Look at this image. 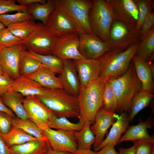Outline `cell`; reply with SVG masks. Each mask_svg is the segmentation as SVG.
Returning <instances> with one entry per match:
<instances>
[{
	"instance_id": "6da1fadb",
	"label": "cell",
	"mask_w": 154,
	"mask_h": 154,
	"mask_svg": "<svg viewBox=\"0 0 154 154\" xmlns=\"http://www.w3.org/2000/svg\"><path fill=\"white\" fill-rule=\"evenodd\" d=\"M99 77L86 85H80L78 96L80 114L79 122L83 125L87 122L93 124L96 116L103 107V95L107 80Z\"/></svg>"
},
{
	"instance_id": "7a4b0ae2",
	"label": "cell",
	"mask_w": 154,
	"mask_h": 154,
	"mask_svg": "<svg viewBox=\"0 0 154 154\" xmlns=\"http://www.w3.org/2000/svg\"><path fill=\"white\" fill-rule=\"evenodd\" d=\"M108 79L115 96L116 113H129L131 102L133 97L137 92L143 89L132 61L124 74L120 76Z\"/></svg>"
},
{
	"instance_id": "3957f363",
	"label": "cell",
	"mask_w": 154,
	"mask_h": 154,
	"mask_svg": "<svg viewBox=\"0 0 154 154\" xmlns=\"http://www.w3.org/2000/svg\"><path fill=\"white\" fill-rule=\"evenodd\" d=\"M57 117H79L80 110L78 96L63 89L45 88L43 94L35 96Z\"/></svg>"
},
{
	"instance_id": "277c9868",
	"label": "cell",
	"mask_w": 154,
	"mask_h": 154,
	"mask_svg": "<svg viewBox=\"0 0 154 154\" xmlns=\"http://www.w3.org/2000/svg\"><path fill=\"white\" fill-rule=\"evenodd\" d=\"M140 42L141 41L123 51L112 50L99 58L101 67L100 77L109 79L124 74L135 55Z\"/></svg>"
},
{
	"instance_id": "5b68a950",
	"label": "cell",
	"mask_w": 154,
	"mask_h": 154,
	"mask_svg": "<svg viewBox=\"0 0 154 154\" xmlns=\"http://www.w3.org/2000/svg\"><path fill=\"white\" fill-rule=\"evenodd\" d=\"M56 6L63 10L75 26L78 34H94L90 21L89 13L93 1L54 0Z\"/></svg>"
},
{
	"instance_id": "8992f818",
	"label": "cell",
	"mask_w": 154,
	"mask_h": 154,
	"mask_svg": "<svg viewBox=\"0 0 154 154\" xmlns=\"http://www.w3.org/2000/svg\"><path fill=\"white\" fill-rule=\"evenodd\" d=\"M89 16L93 34L108 43L110 29L115 21L109 0H93Z\"/></svg>"
},
{
	"instance_id": "52a82bcc",
	"label": "cell",
	"mask_w": 154,
	"mask_h": 154,
	"mask_svg": "<svg viewBox=\"0 0 154 154\" xmlns=\"http://www.w3.org/2000/svg\"><path fill=\"white\" fill-rule=\"evenodd\" d=\"M47 30L42 23H37L32 33L19 43L23 44L29 51L42 55L52 54L56 40Z\"/></svg>"
},
{
	"instance_id": "ba28073f",
	"label": "cell",
	"mask_w": 154,
	"mask_h": 154,
	"mask_svg": "<svg viewBox=\"0 0 154 154\" xmlns=\"http://www.w3.org/2000/svg\"><path fill=\"white\" fill-rule=\"evenodd\" d=\"M140 31H132L120 22L113 21L107 43L112 49L123 51L141 40Z\"/></svg>"
},
{
	"instance_id": "9c48e42d",
	"label": "cell",
	"mask_w": 154,
	"mask_h": 154,
	"mask_svg": "<svg viewBox=\"0 0 154 154\" xmlns=\"http://www.w3.org/2000/svg\"><path fill=\"white\" fill-rule=\"evenodd\" d=\"M115 20L132 31H137L139 11L135 1L109 0Z\"/></svg>"
},
{
	"instance_id": "30bf717a",
	"label": "cell",
	"mask_w": 154,
	"mask_h": 154,
	"mask_svg": "<svg viewBox=\"0 0 154 154\" xmlns=\"http://www.w3.org/2000/svg\"><path fill=\"white\" fill-rule=\"evenodd\" d=\"M42 130L52 149L74 154L78 150V144L74 134L75 131L55 130L48 127Z\"/></svg>"
},
{
	"instance_id": "8fae6325",
	"label": "cell",
	"mask_w": 154,
	"mask_h": 154,
	"mask_svg": "<svg viewBox=\"0 0 154 154\" xmlns=\"http://www.w3.org/2000/svg\"><path fill=\"white\" fill-rule=\"evenodd\" d=\"M79 38L78 34L56 38L52 54L63 60H76L85 58L79 51Z\"/></svg>"
},
{
	"instance_id": "7c38bea8",
	"label": "cell",
	"mask_w": 154,
	"mask_h": 154,
	"mask_svg": "<svg viewBox=\"0 0 154 154\" xmlns=\"http://www.w3.org/2000/svg\"><path fill=\"white\" fill-rule=\"evenodd\" d=\"M45 27L56 38L71 34H78L75 26L67 14L56 6L50 15Z\"/></svg>"
},
{
	"instance_id": "4fadbf2b",
	"label": "cell",
	"mask_w": 154,
	"mask_h": 154,
	"mask_svg": "<svg viewBox=\"0 0 154 154\" xmlns=\"http://www.w3.org/2000/svg\"><path fill=\"white\" fill-rule=\"evenodd\" d=\"M23 106L28 118L42 130L46 127L53 113L35 96L25 97Z\"/></svg>"
},
{
	"instance_id": "5bb4252c",
	"label": "cell",
	"mask_w": 154,
	"mask_h": 154,
	"mask_svg": "<svg viewBox=\"0 0 154 154\" xmlns=\"http://www.w3.org/2000/svg\"><path fill=\"white\" fill-rule=\"evenodd\" d=\"M26 49L21 43L0 49V62L4 74L13 80L20 77L19 72L20 56L21 52Z\"/></svg>"
},
{
	"instance_id": "9a60e30c",
	"label": "cell",
	"mask_w": 154,
	"mask_h": 154,
	"mask_svg": "<svg viewBox=\"0 0 154 154\" xmlns=\"http://www.w3.org/2000/svg\"><path fill=\"white\" fill-rule=\"evenodd\" d=\"M79 51L86 58L98 59L112 50L107 43L94 34L79 35Z\"/></svg>"
},
{
	"instance_id": "2e32d148",
	"label": "cell",
	"mask_w": 154,
	"mask_h": 154,
	"mask_svg": "<svg viewBox=\"0 0 154 154\" xmlns=\"http://www.w3.org/2000/svg\"><path fill=\"white\" fill-rule=\"evenodd\" d=\"M74 61L80 85H86L100 77L101 67L98 59L85 58Z\"/></svg>"
},
{
	"instance_id": "e0dca14e",
	"label": "cell",
	"mask_w": 154,
	"mask_h": 154,
	"mask_svg": "<svg viewBox=\"0 0 154 154\" xmlns=\"http://www.w3.org/2000/svg\"><path fill=\"white\" fill-rule=\"evenodd\" d=\"M58 77L63 89L69 94L78 96L80 84L74 61L64 60L62 71Z\"/></svg>"
},
{
	"instance_id": "ac0fdd59",
	"label": "cell",
	"mask_w": 154,
	"mask_h": 154,
	"mask_svg": "<svg viewBox=\"0 0 154 154\" xmlns=\"http://www.w3.org/2000/svg\"><path fill=\"white\" fill-rule=\"evenodd\" d=\"M117 115L116 113L108 112L103 108L97 114L94 123L90 127L95 137L94 149L104 139V136L108 129L116 121Z\"/></svg>"
},
{
	"instance_id": "d6986e66",
	"label": "cell",
	"mask_w": 154,
	"mask_h": 154,
	"mask_svg": "<svg viewBox=\"0 0 154 154\" xmlns=\"http://www.w3.org/2000/svg\"><path fill=\"white\" fill-rule=\"evenodd\" d=\"M153 118L150 117L144 122L129 127L125 134L121 137L117 145L124 141H129L134 143L139 144L145 142L154 143V137L150 136L147 131L153 125Z\"/></svg>"
},
{
	"instance_id": "ffe728a7",
	"label": "cell",
	"mask_w": 154,
	"mask_h": 154,
	"mask_svg": "<svg viewBox=\"0 0 154 154\" xmlns=\"http://www.w3.org/2000/svg\"><path fill=\"white\" fill-rule=\"evenodd\" d=\"M116 120L112 125L107 137L101 144L94 149L96 152L101 149L108 143L115 146L117 145L121 134L125 132L129 127V114L122 112L120 115H117Z\"/></svg>"
},
{
	"instance_id": "44dd1931",
	"label": "cell",
	"mask_w": 154,
	"mask_h": 154,
	"mask_svg": "<svg viewBox=\"0 0 154 154\" xmlns=\"http://www.w3.org/2000/svg\"><path fill=\"white\" fill-rule=\"evenodd\" d=\"M137 76L142 89L153 93L154 85L153 74L149 63L139 56L134 55L132 58Z\"/></svg>"
},
{
	"instance_id": "7402d4cb",
	"label": "cell",
	"mask_w": 154,
	"mask_h": 154,
	"mask_svg": "<svg viewBox=\"0 0 154 154\" xmlns=\"http://www.w3.org/2000/svg\"><path fill=\"white\" fill-rule=\"evenodd\" d=\"M45 88L38 82L31 79L25 77H20L14 80L9 91L17 92L23 96H35L42 95Z\"/></svg>"
},
{
	"instance_id": "603a6c76",
	"label": "cell",
	"mask_w": 154,
	"mask_h": 154,
	"mask_svg": "<svg viewBox=\"0 0 154 154\" xmlns=\"http://www.w3.org/2000/svg\"><path fill=\"white\" fill-rule=\"evenodd\" d=\"M11 154H46L50 148L48 140L38 139L9 147Z\"/></svg>"
},
{
	"instance_id": "cb8c5ba5",
	"label": "cell",
	"mask_w": 154,
	"mask_h": 154,
	"mask_svg": "<svg viewBox=\"0 0 154 154\" xmlns=\"http://www.w3.org/2000/svg\"><path fill=\"white\" fill-rule=\"evenodd\" d=\"M24 97L19 92L11 91L1 96L4 104L14 112L17 117L26 119L29 118L23 106Z\"/></svg>"
},
{
	"instance_id": "d4e9b609",
	"label": "cell",
	"mask_w": 154,
	"mask_h": 154,
	"mask_svg": "<svg viewBox=\"0 0 154 154\" xmlns=\"http://www.w3.org/2000/svg\"><path fill=\"white\" fill-rule=\"evenodd\" d=\"M24 76L35 81L45 88L63 89L58 77L43 66L35 72Z\"/></svg>"
},
{
	"instance_id": "484cf974",
	"label": "cell",
	"mask_w": 154,
	"mask_h": 154,
	"mask_svg": "<svg viewBox=\"0 0 154 154\" xmlns=\"http://www.w3.org/2000/svg\"><path fill=\"white\" fill-rule=\"evenodd\" d=\"M27 7V12L32 16L33 20H39L45 26L50 15L56 5L54 0H47L44 4L36 3Z\"/></svg>"
},
{
	"instance_id": "4316f807",
	"label": "cell",
	"mask_w": 154,
	"mask_h": 154,
	"mask_svg": "<svg viewBox=\"0 0 154 154\" xmlns=\"http://www.w3.org/2000/svg\"><path fill=\"white\" fill-rule=\"evenodd\" d=\"M42 66L41 62L26 50H23L20 56L19 72L20 77L24 76L38 71Z\"/></svg>"
},
{
	"instance_id": "83f0119b",
	"label": "cell",
	"mask_w": 154,
	"mask_h": 154,
	"mask_svg": "<svg viewBox=\"0 0 154 154\" xmlns=\"http://www.w3.org/2000/svg\"><path fill=\"white\" fill-rule=\"evenodd\" d=\"M154 97L153 93L143 89L135 94L131 102L130 110L129 114V121H132L139 112L148 106Z\"/></svg>"
},
{
	"instance_id": "f1b7e54d",
	"label": "cell",
	"mask_w": 154,
	"mask_h": 154,
	"mask_svg": "<svg viewBox=\"0 0 154 154\" xmlns=\"http://www.w3.org/2000/svg\"><path fill=\"white\" fill-rule=\"evenodd\" d=\"M0 135L8 148L13 145L23 144L31 141L41 139L35 137L21 129L12 127L8 133L3 134L0 132Z\"/></svg>"
},
{
	"instance_id": "f546056e",
	"label": "cell",
	"mask_w": 154,
	"mask_h": 154,
	"mask_svg": "<svg viewBox=\"0 0 154 154\" xmlns=\"http://www.w3.org/2000/svg\"><path fill=\"white\" fill-rule=\"evenodd\" d=\"M154 52V27L141 36L135 55L146 61L153 60Z\"/></svg>"
},
{
	"instance_id": "4dcf8cb0",
	"label": "cell",
	"mask_w": 154,
	"mask_h": 154,
	"mask_svg": "<svg viewBox=\"0 0 154 154\" xmlns=\"http://www.w3.org/2000/svg\"><path fill=\"white\" fill-rule=\"evenodd\" d=\"M12 127L21 129L37 138L47 140L42 130L29 119H23L17 117L13 118Z\"/></svg>"
},
{
	"instance_id": "1f68e13d",
	"label": "cell",
	"mask_w": 154,
	"mask_h": 154,
	"mask_svg": "<svg viewBox=\"0 0 154 154\" xmlns=\"http://www.w3.org/2000/svg\"><path fill=\"white\" fill-rule=\"evenodd\" d=\"M91 124L87 122L80 130L74 132L78 144V150L91 149L95 142V136L91 130Z\"/></svg>"
},
{
	"instance_id": "d6a6232c",
	"label": "cell",
	"mask_w": 154,
	"mask_h": 154,
	"mask_svg": "<svg viewBox=\"0 0 154 154\" xmlns=\"http://www.w3.org/2000/svg\"><path fill=\"white\" fill-rule=\"evenodd\" d=\"M83 126L84 125L79 122L77 123L70 122L65 117H57L53 113L47 125V127L51 129L71 131H79Z\"/></svg>"
},
{
	"instance_id": "836d02e7",
	"label": "cell",
	"mask_w": 154,
	"mask_h": 154,
	"mask_svg": "<svg viewBox=\"0 0 154 154\" xmlns=\"http://www.w3.org/2000/svg\"><path fill=\"white\" fill-rule=\"evenodd\" d=\"M28 51L41 62L43 66L55 74H60L62 71L64 65L62 60L52 54L39 55Z\"/></svg>"
},
{
	"instance_id": "e575fe53",
	"label": "cell",
	"mask_w": 154,
	"mask_h": 154,
	"mask_svg": "<svg viewBox=\"0 0 154 154\" xmlns=\"http://www.w3.org/2000/svg\"><path fill=\"white\" fill-rule=\"evenodd\" d=\"M37 25L32 19L11 25L7 28L15 36L22 40L32 33Z\"/></svg>"
},
{
	"instance_id": "d590c367",
	"label": "cell",
	"mask_w": 154,
	"mask_h": 154,
	"mask_svg": "<svg viewBox=\"0 0 154 154\" xmlns=\"http://www.w3.org/2000/svg\"><path fill=\"white\" fill-rule=\"evenodd\" d=\"M33 19L27 11H18L13 14H0V21L7 28L11 25Z\"/></svg>"
},
{
	"instance_id": "8d00e7d4",
	"label": "cell",
	"mask_w": 154,
	"mask_h": 154,
	"mask_svg": "<svg viewBox=\"0 0 154 154\" xmlns=\"http://www.w3.org/2000/svg\"><path fill=\"white\" fill-rule=\"evenodd\" d=\"M103 108L109 112L116 113V102L112 88L108 79L106 82L103 95Z\"/></svg>"
},
{
	"instance_id": "74e56055",
	"label": "cell",
	"mask_w": 154,
	"mask_h": 154,
	"mask_svg": "<svg viewBox=\"0 0 154 154\" xmlns=\"http://www.w3.org/2000/svg\"><path fill=\"white\" fill-rule=\"evenodd\" d=\"M139 11L138 20L136 30L140 31L141 27L145 17L151 11V0H138L135 1Z\"/></svg>"
},
{
	"instance_id": "f35d334b",
	"label": "cell",
	"mask_w": 154,
	"mask_h": 154,
	"mask_svg": "<svg viewBox=\"0 0 154 154\" xmlns=\"http://www.w3.org/2000/svg\"><path fill=\"white\" fill-rule=\"evenodd\" d=\"M21 40L5 28L0 33V49L15 46L19 44Z\"/></svg>"
},
{
	"instance_id": "ab89813d",
	"label": "cell",
	"mask_w": 154,
	"mask_h": 154,
	"mask_svg": "<svg viewBox=\"0 0 154 154\" xmlns=\"http://www.w3.org/2000/svg\"><path fill=\"white\" fill-rule=\"evenodd\" d=\"M28 7L16 3L14 0H0V14L13 11H27Z\"/></svg>"
},
{
	"instance_id": "60d3db41",
	"label": "cell",
	"mask_w": 154,
	"mask_h": 154,
	"mask_svg": "<svg viewBox=\"0 0 154 154\" xmlns=\"http://www.w3.org/2000/svg\"><path fill=\"white\" fill-rule=\"evenodd\" d=\"M13 117L7 113L0 111V132L3 134L8 133L12 127Z\"/></svg>"
},
{
	"instance_id": "b9f144b4",
	"label": "cell",
	"mask_w": 154,
	"mask_h": 154,
	"mask_svg": "<svg viewBox=\"0 0 154 154\" xmlns=\"http://www.w3.org/2000/svg\"><path fill=\"white\" fill-rule=\"evenodd\" d=\"M154 24V13L149 12L145 19L141 27L140 31L142 35H143L153 27Z\"/></svg>"
},
{
	"instance_id": "7bdbcfd3",
	"label": "cell",
	"mask_w": 154,
	"mask_h": 154,
	"mask_svg": "<svg viewBox=\"0 0 154 154\" xmlns=\"http://www.w3.org/2000/svg\"><path fill=\"white\" fill-rule=\"evenodd\" d=\"M13 80L4 74L0 75V96L10 90Z\"/></svg>"
},
{
	"instance_id": "ee69618b",
	"label": "cell",
	"mask_w": 154,
	"mask_h": 154,
	"mask_svg": "<svg viewBox=\"0 0 154 154\" xmlns=\"http://www.w3.org/2000/svg\"><path fill=\"white\" fill-rule=\"evenodd\" d=\"M153 144L147 142L140 143L137 146L135 154H151L154 148Z\"/></svg>"
},
{
	"instance_id": "f6af8a7d",
	"label": "cell",
	"mask_w": 154,
	"mask_h": 154,
	"mask_svg": "<svg viewBox=\"0 0 154 154\" xmlns=\"http://www.w3.org/2000/svg\"><path fill=\"white\" fill-rule=\"evenodd\" d=\"M115 146L110 143H108L100 150L95 152V154H119L116 151Z\"/></svg>"
},
{
	"instance_id": "bcb514c9",
	"label": "cell",
	"mask_w": 154,
	"mask_h": 154,
	"mask_svg": "<svg viewBox=\"0 0 154 154\" xmlns=\"http://www.w3.org/2000/svg\"><path fill=\"white\" fill-rule=\"evenodd\" d=\"M138 144L134 143L131 147L128 148L120 147L119 149V154H135Z\"/></svg>"
},
{
	"instance_id": "7dc6e473",
	"label": "cell",
	"mask_w": 154,
	"mask_h": 154,
	"mask_svg": "<svg viewBox=\"0 0 154 154\" xmlns=\"http://www.w3.org/2000/svg\"><path fill=\"white\" fill-rule=\"evenodd\" d=\"M19 5L27 6L36 3H38L40 4H44L47 1L46 0H16Z\"/></svg>"
},
{
	"instance_id": "c3c4849f",
	"label": "cell",
	"mask_w": 154,
	"mask_h": 154,
	"mask_svg": "<svg viewBox=\"0 0 154 154\" xmlns=\"http://www.w3.org/2000/svg\"><path fill=\"white\" fill-rule=\"evenodd\" d=\"M0 111H3L7 113L13 118L15 117V115L13 111L3 103L1 96H0Z\"/></svg>"
},
{
	"instance_id": "681fc988",
	"label": "cell",
	"mask_w": 154,
	"mask_h": 154,
	"mask_svg": "<svg viewBox=\"0 0 154 154\" xmlns=\"http://www.w3.org/2000/svg\"><path fill=\"white\" fill-rule=\"evenodd\" d=\"M0 154H11L9 148L6 146L0 135Z\"/></svg>"
},
{
	"instance_id": "f907efd6",
	"label": "cell",
	"mask_w": 154,
	"mask_h": 154,
	"mask_svg": "<svg viewBox=\"0 0 154 154\" xmlns=\"http://www.w3.org/2000/svg\"><path fill=\"white\" fill-rule=\"evenodd\" d=\"M74 154H95V152L91 149L77 150L76 152Z\"/></svg>"
},
{
	"instance_id": "816d5d0a",
	"label": "cell",
	"mask_w": 154,
	"mask_h": 154,
	"mask_svg": "<svg viewBox=\"0 0 154 154\" xmlns=\"http://www.w3.org/2000/svg\"><path fill=\"white\" fill-rule=\"evenodd\" d=\"M46 154H74L72 153L54 150L50 148Z\"/></svg>"
},
{
	"instance_id": "f5cc1de1",
	"label": "cell",
	"mask_w": 154,
	"mask_h": 154,
	"mask_svg": "<svg viewBox=\"0 0 154 154\" xmlns=\"http://www.w3.org/2000/svg\"><path fill=\"white\" fill-rule=\"evenodd\" d=\"M5 28L3 24L0 21V33L3 29Z\"/></svg>"
},
{
	"instance_id": "db71d44e",
	"label": "cell",
	"mask_w": 154,
	"mask_h": 154,
	"mask_svg": "<svg viewBox=\"0 0 154 154\" xmlns=\"http://www.w3.org/2000/svg\"><path fill=\"white\" fill-rule=\"evenodd\" d=\"M3 70L0 62V75H3Z\"/></svg>"
},
{
	"instance_id": "11a10c76",
	"label": "cell",
	"mask_w": 154,
	"mask_h": 154,
	"mask_svg": "<svg viewBox=\"0 0 154 154\" xmlns=\"http://www.w3.org/2000/svg\"><path fill=\"white\" fill-rule=\"evenodd\" d=\"M151 154H154V148L153 149Z\"/></svg>"
}]
</instances>
